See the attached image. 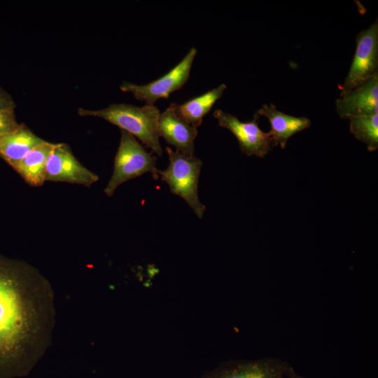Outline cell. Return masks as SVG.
Here are the masks:
<instances>
[{
	"mask_svg": "<svg viewBox=\"0 0 378 378\" xmlns=\"http://www.w3.org/2000/svg\"><path fill=\"white\" fill-rule=\"evenodd\" d=\"M45 179L90 187L99 176L77 160L67 144L58 143L54 144L48 158Z\"/></svg>",
	"mask_w": 378,
	"mask_h": 378,
	"instance_id": "9",
	"label": "cell"
},
{
	"mask_svg": "<svg viewBox=\"0 0 378 378\" xmlns=\"http://www.w3.org/2000/svg\"><path fill=\"white\" fill-rule=\"evenodd\" d=\"M54 144L44 141L13 167L29 185L38 187L46 181V164Z\"/></svg>",
	"mask_w": 378,
	"mask_h": 378,
	"instance_id": "14",
	"label": "cell"
},
{
	"mask_svg": "<svg viewBox=\"0 0 378 378\" xmlns=\"http://www.w3.org/2000/svg\"><path fill=\"white\" fill-rule=\"evenodd\" d=\"M155 166L156 158L147 152L133 135L121 130L113 174L104 188L105 194L112 196L120 185L147 172L157 178L158 169Z\"/></svg>",
	"mask_w": 378,
	"mask_h": 378,
	"instance_id": "4",
	"label": "cell"
},
{
	"mask_svg": "<svg viewBox=\"0 0 378 378\" xmlns=\"http://www.w3.org/2000/svg\"><path fill=\"white\" fill-rule=\"evenodd\" d=\"M349 120L351 133L365 144L369 151L378 148V114L353 116Z\"/></svg>",
	"mask_w": 378,
	"mask_h": 378,
	"instance_id": "16",
	"label": "cell"
},
{
	"mask_svg": "<svg viewBox=\"0 0 378 378\" xmlns=\"http://www.w3.org/2000/svg\"><path fill=\"white\" fill-rule=\"evenodd\" d=\"M15 104L8 94L0 89V111L14 110Z\"/></svg>",
	"mask_w": 378,
	"mask_h": 378,
	"instance_id": "18",
	"label": "cell"
},
{
	"mask_svg": "<svg viewBox=\"0 0 378 378\" xmlns=\"http://www.w3.org/2000/svg\"><path fill=\"white\" fill-rule=\"evenodd\" d=\"M336 111L342 119L353 116L378 114V75L335 101Z\"/></svg>",
	"mask_w": 378,
	"mask_h": 378,
	"instance_id": "10",
	"label": "cell"
},
{
	"mask_svg": "<svg viewBox=\"0 0 378 378\" xmlns=\"http://www.w3.org/2000/svg\"><path fill=\"white\" fill-rule=\"evenodd\" d=\"M226 88V85L222 83L183 104L172 103L170 105L182 120L197 128L202 124L204 116L209 112L215 102L222 97Z\"/></svg>",
	"mask_w": 378,
	"mask_h": 378,
	"instance_id": "15",
	"label": "cell"
},
{
	"mask_svg": "<svg viewBox=\"0 0 378 378\" xmlns=\"http://www.w3.org/2000/svg\"><path fill=\"white\" fill-rule=\"evenodd\" d=\"M292 367L277 357L230 360L197 378H287Z\"/></svg>",
	"mask_w": 378,
	"mask_h": 378,
	"instance_id": "7",
	"label": "cell"
},
{
	"mask_svg": "<svg viewBox=\"0 0 378 378\" xmlns=\"http://www.w3.org/2000/svg\"><path fill=\"white\" fill-rule=\"evenodd\" d=\"M18 125L14 110L0 111V139Z\"/></svg>",
	"mask_w": 378,
	"mask_h": 378,
	"instance_id": "17",
	"label": "cell"
},
{
	"mask_svg": "<svg viewBox=\"0 0 378 378\" xmlns=\"http://www.w3.org/2000/svg\"><path fill=\"white\" fill-rule=\"evenodd\" d=\"M196 54V48H192L178 64L160 78L142 85L124 82L120 90L132 93L137 100L145 102L147 105H154L157 100L167 99L186 83Z\"/></svg>",
	"mask_w": 378,
	"mask_h": 378,
	"instance_id": "6",
	"label": "cell"
},
{
	"mask_svg": "<svg viewBox=\"0 0 378 378\" xmlns=\"http://www.w3.org/2000/svg\"><path fill=\"white\" fill-rule=\"evenodd\" d=\"M53 315L47 280L30 265L0 255V373L43 351Z\"/></svg>",
	"mask_w": 378,
	"mask_h": 378,
	"instance_id": "1",
	"label": "cell"
},
{
	"mask_svg": "<svg viewBox=\"0 0 378 378\" xmlns=\"http://www.w3.org/2000/svg\"><path fill=\"white\" fill-rule=\"evenodd\" d=\"M287 378H304L302 376L300 375L293 368V367H292V368L290 369L288 376H287Z\"/></svg>",
	"mask_w": 378,
	"mask_h": 378,
	"instance_id": "19",
	"label": "cell"
},
{
	"mask_svg": "<svg viewBox=\"0 0 378 378\" xmlns=\"http://www.w3.org/2000/svg\"><path fill=\"white\" fill-rule=\"evenodd\" d=\"M213 115L220 127L234 134L244 154L264 158L272 149L271 136L269 132H264L259 127L260 115L257 112L249 122H241L236 116L220 109L216 110Z\"/></svg>",
	"mask_w": 378,
	"mask_h": 378,
	"instance_id": "8",
	"label": "cell"
},
{
	"mask_svg": "<svg viewBox=\"0 0 378 378\" xmlns=\"http://www.w3.org/2000/svg\"><path fill=\"white\" fill-rule=\"evenodd\" d=\"M158 129L159 136L178 152L188 157L194 156V141L197 130L182 120L171 105L160 113Z\"/></svg>",
	"mask_w": 378,
	"mask_h": 378,
	"instance_id": "11",
	"label": "cell"
},
{
	"mask_svg": "<svg viewBox=\"0 0 378 378\" xmlns=\"http://www.w3.org/2000/svg\"><path fill=\"white\" fill-rule=\"evenodd\" d=\"M44 141L25 125H19L0 139V157L13 167Z\"/></svg>",
	"mask_w": 378,
	"mask_h": 378,
	"instance_id": "13",
	"label": "cell"
},
{
	"mask_svg": "<svg viewBox=\"0 0 378 378\" xmlns=\"http://www.w3.org/2000/svg\"><path fill=\"white\" fill-rule=\"evenodd\" d=\"M169 164L165 170H158V176L169 187L171 192L182 197L202 218L206 209L198 197V182L202 161L197 157H188L167 147Z\"/></svg>",
	"mask_w": 378,
	"mask_h": 378,
	"instance_id": "3",
	"label": "cell"
},
{
	"mask_svg": "<svg viewBox=\"0 0 378 378\" xmlns=\"http://www.w3.org/2000/svg\"><path fill=\"white\" fill-rule=\"evenodd\" d=\"M257 113L267 118L271 127L269 134L272 146H280L281 149L286 148L288 140L292 136L309 128L311 125V120L309 118L295 117L282 113L272 103L269 105H262Z\"/></svg>",
	"mask_w": 378,
	"mask_h": 378,
	"instance_id": "12",
	"label": "cell"
},
{
	"mask_svg": "<svg viewBox=\"0 0 378 378\" xmlns=\"http://www.w3.org/2000/svg\"><path fill=\"white\" fill-rule=\"evenodd\" d=\"M354 56L340 95L378 75V20L360 31L356 38Z\"/></svg>",
	"mask_w": 378,
	"mask_h": 378,
	"instance_id": "5",
	"label": "cell"
},
{
	"mask_svg": "<svg viewBox=\"0 0 378 378\" xmlns=\"http://www.w3.org/2000/svg\"><path fill=\"white\" fill-rule=\"evenodd\" d=\"M81 116L103 118L139 139L158 156L162 155L158 129L160 111L155 105L139 107L127 104H112L98 110L79 108Z\"/></svg>",
	"mask_w": 378,
	"mask_h": 378,
	"instance_id": "2",
	"label": "cell"
}]
</instances>
